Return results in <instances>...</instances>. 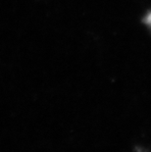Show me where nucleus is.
Instances as JSON below:
<instances>
[{"instance_id":"nucleus-1","label":"nucleus","mask_w":151,"mask_h":152,"mask_svg":"<svg viewBox=\"0 0 151 152\" xmlns=\"http://www.w3.org/2000/svg\"><path fill=\"white\" fill-rule=\"evenodd\" d=\"M146 21H147V23H148V24H150V25H151V14L147 16Z\"/></svg>"}]
</instances>
